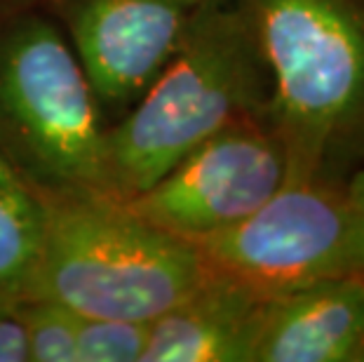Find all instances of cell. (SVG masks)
<instances>
[{"mask_svg": "<svg viewBox=\"0 0 364 362\" xmlns=\"http://www.w3.org/2000/svg\"><path fill=\"white\" fill-rule=\"evenodd\" d=\"M196 245L216 271L266 297L355 273L346 183L287 179L250 217Z\"/></svg>", "mask_w": 364, "mask_h": 362, "instance_id": "5", "label": "cell"}, {"mask_svg": "<svg viewBox=\"0 0 364 362\" xmlns=\"http://www.w3.org/2000/svg\"><path fill=\"white\" fill-rule=\"evenodd\" d=\"M252 362H364L362 275L268 297Z\"/></svg>", "mask_w": 364, "mask_h": 362, "instance_id": "8", "label": "cell"}, {"mask_svg": "<svg viewBox=\"0 0 364 362\" xmlns=\"http://www.w3.org/2000/svg\"><path fill=\"white\" fill-rule=\"evenodd\" d=\"M200 0H57L99 111L127 113L174 57Z\"/></svg>", "mask_w": 364, "mask_h": 362, "instance_id": "7", "label": "cell"}, {"mask_svg": "<svg viewBox=\"0 0 364 362\" xmlns=\"http://www.w3.org/2000/svg\"><path fill=\"white\" fill-rule=\"evenodd\" d=\"M14 304L17 302H12V299H7V297H0V313H7V311H12Z\"/></svg>", "mask_w": 364, "mask_h": 362, "instance_id": "15", "label": "cell"}, {"mask_svg": "<svg viewBox=\"0 0 364 362\" xmlns=\"http://www.w3.org/2000/svg\"><path fill=\"white\" fill-rule=\"evenodd\" d=\"M346 196H348V207H350V221H353L355 273L364 278V165L348 176Z\"/></svg>", "mask_w": 364, "mask_h": 362, "instance_id": "13", "label": "cell"}, {"mask_svg": "<svg viewBox=\"0 0 364 362\" xmlns=\"http://www.w3.org/2000/svg\"><path fill=\"white\" fill-rule=\"evenodd\" d=\"M104 134L61 28L36 12L0 21V156L45 200L106 198Z\"/></svg>", "mask_w": 364, "mask_h": 362, "instance_id": "4", "label": "cell"}, {"mask_svg": "<svg viewBox=\"0 0 364 362\" xmlns=\"http://www.w3.org/2000/svg\"><path fill=\"white\" fill-rule=\"evenodd\" d=\"M151 322L78 318V362H141Z\"/></svg>", "mask_w": 364, "mask_h": 362, "instance_id": "12", "label": "cell"}, {"mask_svg": "<svg viewBox=\"0 0 364 362\" xmlns=\"http://www.w3.org/2000/svg\"><path fill=\"white\" fill-rule=\"evenodd\" d=\"M273 78L268 118L289 179L346 183L364 165V0H242Z\"/></svg>", "mask_w": 364, "mask_h": 362, "instance_id": "2", "label": "cell"}, {"mask_svg": "<svg viewBox=\"0 0 364 362\" xmlns=\"http://www.w3.org/2000/svg\"><path fill=\"white\" fill-rule=\"evenodd\" d=\"M14 313L24 322L31 362H78V313L50 299H19Z\"/></svg>", "mask_w": 364, "mask_h": 362, "instance_id": "11", "label": "cell"}, {"mask_svg": "<svg viewBox=\"0 0 364 362\" xmlns=\"http://www.w3.org/2000/svg\"><path fill=\"white\" fill-rule=\"evenodd\" d=\"M268 297L216 271L151 322L141 362H252Z\"/></svg>", "mask_w": 364, "mask_h": 362, "instance_id": "9", "label": "cell"}, {"mask_svg": "<svg viewBox=\"0 0 364 362\" xmlns=\"http://www.w3.org/2000/svg\"><path fill=\"white\" fill-rule=\"evenodd\" d=\"M270 97V68L242 0H200L174 57L106 127V198L141 193L228 122L268 113Z\"/></svg>", "mask_w": 364, "mask_h": 362, "instance_id": "1", "label": "cell"}, {"mask_svg": "<svg viewBox=\"0 0 364 362\" xmlns=\"http://www.w3.org/2000/svg\"><path fill=\"white\" fill-rule=\"evenodd\" d=\"M0 362H31L28 339L24 322L17 313H0Z\"/></svg>", "mask_w": 364, "mask_h": 362, "instance_id": "14", "label": "cell"}, {"mask_svg": "<svg viewBox=\"0 0 364 362\" xmlns=\"http://www.w3.org/2000/svg\"><path fill=\"white\" fill-rule=\"evenodd\" d=\"M212 273L196 243L118 200L61 198L48 200L41 261L24 299H50L87 318L153 322Z\"/></svg>", "mask_w": 364, "mask_h": 362, "instance_id": "3", "label": "cell"}, {"mask_svg": "<svg viewBox=\"0 0 364 362\" xmlns=\"http://www.w3.org/2000/svg\"><path fill=\"white\" fill-rule=\"evenodd\" d=\"M48 200L0 156V297L28 294L45 240Z\"/></svg>", "mask_w": 364, "mask_h": 362, "instance_id": "10", "label": "cell"}, {"mask_svg": "<svg viewBox=\"0 0 364 362\" xmlns=\"http://www.w3.org/2000/svg\"><path fill=\"white\" fill-rule=\"evenodd\" d=\"M287 179L289 153L268 113L245 115L207 137L122 205L153 226L196 243L250 217Z\"/></svg>", "mask_w": 364, "mask_h": 362, "instance_id": "6", "label": "cell"}]
</instances>
